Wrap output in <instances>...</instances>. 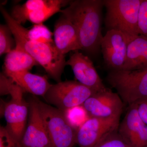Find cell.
<instances>
[{"label":"cell","mask_w":147,"mask_h":147,"mask_svg":"<svg viewBox=\"0 0 147 147\" xmlns=\"http://www.w3.org/2000/svg\"><path fill=\"white\" fill-rule=\"evenodd\" d=\"M1 10L12 32L15 47L23 49L30 55L52 79L57 83L61 82V76L66 65L65 55L58 51L54 42L42 43L29 40L25 34V28L16 22L3 7Z\"/></svg>","instance_id":"obj_2"},{"label":"cell","mask_w":147,"mask_h":147,"mask_svg":"<svg viewBox=\"0 0 147 147\" xmlns=\"http://www.w3.org/2000/svg\"><path fill=\"white\" fill-rule=\"evenodd\" d=\"M28 123L21 142V147H50L47 130L36 99L29 103Z\"/></svg>","instance_id":"obj_13"},{"label":"cell","mask_w":147,"mask_h":147,"mask_svg":"<svg viewBox=\"0 0 147 147\" xmlns=\"http://www.w3.org/2000/svg\"><path fill=\"white\" fill-rule=\"evenodd\" d=\"M145 147H147V145L146 146H145Z\"/></svg>","instance_id":"obj_26"},{"label":"cell","mask_w":147,"mask_h":147,"mask_svg":"<svg viewBox=\"0 0 147 147\" xmlns=\"http://www.w3.org/2000/svg\"><path fill=\"white\" fill-rule=\"evenodd\" d=\"M8 92L11 99L4 108L3 115L7 122L5 127L12 137L20 143L26 128L29 103L23 97L24 90L11 80L9 85Z\"/></svg>","instance_id":"obj_6"},{"label":"cell","mask_w":147,"mask_h":147,"mask_svg":"<svg viewBox=\"0 0 147 147\" xmlns=\"http://www.w3.org/2000/svg\"><path fill=\"white\" fill-rule=\"evenodd\" d=\"M24 92L44 97L52 84L45 76L30 73L29 71L5 74Z\"/></svg>","instance_id":"obj_16"},{"label":"cell","mask_w":147,"mask_h":147,"mask_svg":"<svg viewBox=\"0 0 147 147\" xmlns=\"http://www.w3.org/2000/svg\"><path fill=\"white\" fill-rule=\"evenodd\" d=\"M62 112L68 123L76 131L90 117L83 105L69 108Z\"/></svg>","instance_id":"obj_19"},{"label":"cell","mask_w":147,"mask_h":147,"mask_svg":"<svg viewBox=\"0 0 147 147\" xmlns=\"http://www.w3.org/2000/svg\"><path fill=\"white\" fill-rule=\"evenodd\" d=\"M50 141V147H73L76 131L67 122L63 113L36 99Z\"/></svg>","instance_id":"obj_5"},{"label":"cell","mask_w":147,"mask_h":147,"mask_svg":"<svg viewBox=\"0 0 147 147\" xmlns=\"http://www.w3.org/2000/svg\"><path fill=\"white\" fill-rule=\"evenodd\" d=\"M71 1L67 0H28L22 5L14 6L11 16L19 24L26 21L33 24H42L61 8L69 5Z\"/></svg>","instance_id":"obj_8"},{"label":"cell","mask_w":147,"mask_h":147,"mask_svg":"<svg viewBox=\"0 0 147 147\" xmlns=\"http://www.w3.org/2000/svg\"><path fill=\"white\" fill-rule=\"evenodd\" d=\"M12 32L6 25L0 26V55L1 56L10 52L14 48L15 40L12 38Z\"/></svg>","instance_id":"obj_21"},{"label":"cell","mask_w":147,"mask_h":147,"mask_svg":"<svg viewBox=\"0 0 147 147\" xmlns=\"http://www.w3.org/2000/svg\"><path fill=\"white\" fill-rule=\"evenodd\" d=\"M147 68V38L139 35L129 42L126 60L122 70Z\"/></svg>","instance_id":"obj_17"},{"label":"cell","mask_w":147,"mask_h":147,"mask_svg":"<svg viewBox=\"0 0 147 147\" xmlns=\"http://www.w3.org/2000/svg\"><path fill=\"white\" fill-rule=\"evenodd\" d=\"M96 147H133L119 134L118 131L111 134Z\"/></svg>","instance_id":"obj_22"},{"label":"cell","mask_w":147,"mask_h":147,"mask_svg":"<svg viewBox=\"0 0 147 147\" xmlns=\"http://www.w3.org/2000/svg\"><path fill=\"white\" fill-rule=\"evenodd\" d=\"M140 118L147 125V98L135 102Z\"/></svg>","instance_id":"obj_25"},{"label":"cell","mask_w":147,"mask_h":147,"mask_svg":"<svg viewBox=\"0 0 147 147\" xmlns=\"http://www.w3.org/2000/svg\"><path fill=\"white\" fill-rule=\"evenodd\" d=\"M66 65L71 67L78 82L96 93L107 89L91 60L80 50L71 52Z\"/></svg>","instance_id":"obj_12"},{"label":"cell","mask_w":147,"mask_h":147,"mask_svg":"<svg viewBox=\"0 0 147 147\" xmlns=\"http://www.w3.org/2000/svg\"><path fill=\"white\" fill-rule=\"evenodd\" d=\"M118 133L133 147L147 145V125L142 121L135 103L129 105L126 115L120 123Z\"/></svg>","instance_id":"obj_14"},{"label":"cell","mask_w":147,"mask_h":147,"mask_svg":"<svg viewBox=\"0 0 147 147\" xmlns=\"http://www.w3.org/2000/svg\"><path fill=\"white\" fill-rule=\"evenodd\" d=\"M138 30L139 35L147 38V0H142L139 11Z\"/></svg>","instance_id":"obj_23"},{"label":"cell","mask_w":147,"mask_h":147,"mask_svg":"<svg viewBox=\"0 0 147 147\" xmlns=\"http://www.w3.org/2000/svg\"><path fill=\"white\" fill-rule=\"evenodd\" d=\"M38 65L31 56L23 49L15 47L7 53L5 59V74L29 71Z\"/></svg>","instance_id":"obj_18"},{"label":"cell","mask_w":147,"mask_h":147,"mask_svg":"<svg viewBox=\"0 0 147 147\" xmlns=\"http://www.w3.org/2000/svg\"><path fill=\"white\" fill-rule=\"evenodd\" d=\"M142 0H103L107 31L121 32L130 38L139 35L138 18Z\"/></svg>","instance_id":"obj_3"},{"label":"cell","mask_w":147,"mask_h":147,"mask_svg":"<svg viewBox=\"0 0 147 147\" xmlns=\"http://www.w3.org/2000/svg\"><path fill=\"white\" fill-rule=\"evenodd\" d=\"M95 92L76 81H67L51 85L44 96L48 103L62 112L83 105Z\"/></svg>","instance_id":"obj_7"},{"label":"cell","mask_w":147,"mask_h":147,"mask_svg":"<svg viewBox=\"0 0 147 147\" xmlns=\"http://www.w3.org/2000/svg\"><path fill=\"white\" fill-rule=\"evenodd\" d=\"M83 105L90 117L102 119L120 117L123 107L119 94L108 88L90 96Z\"/></svg>","instance_id":"obj_11"},{"label":"cell","mask_w":147,"mask_h":147,"mask_svg":"<svg viewBox=\"0 0 147 147\" xmlns=\"http://www.w3.org/2000/svg\"><path fill=\"white\" fill-rule=\"evenodd\" d=\"M120 118L90 117L76 130V144L80 147H96L105 138L118 131Z\"/></svg>","instance_id":"obj_9"},{"label":"cell","mask_w":147,"mask_h":147,"mask_svg":"<svg viewBox=\"0 0 147 147\" xmlns=\"http://www.w3.org/2000/svg\"><path fill=\"white\" fill-rule=\"evenodd\" d=\"M131 39L123 33L115 30L107 31L103 36L100 50L104 63L111 71L123 69Z\"/></svg>","instance_id":"obj_10"},{"label":"cell","mask_w":147,"mask_h":147,"mask_svg":"<svg viewBox=\"0 0 147 147\" xmlns=\"http://www.w3.org/2000/svg\"><path fill=\"white\" fill-rule=\"evenodd\" d=\"M103 7V0H76L71 1L60 12L78 30L81 50L90 55H96L100 50Z\"/></svg>","instance_id":"obj_1"},{"label":"cell","mask_w":147,"mask_h":147,"mask_svg":"<svg viewBox=\"0 0 147 147\" xmlns=\"http://www.w3.org/2000/svg\"><path fill=\"white\" fill-rule=\"evenodd\" d=\"M25 32L27 37L32 41L47 43L54 42L52 32L42 24H36L30 30L25 28Z\"/></svg>","instance_id":"obj_20"},{"label":"cell","mask_w":147,"mask_h":147,"mask_svg":"<svg viewBox=\"0 0 147 147\" xmlns=\"http://www.w3.org/2000/svg\"><path fill=\"white\" fill-rule=\"evenodd\" d=\"M0 147H21L19 142L16 141L5 127H0Z\"/></svg>","instance_id":"obj_24"},{"label":"cell","mask_w":147,"mask_h":147,"mask_svg":"<svg viewBox=\"0 0 147 147\" xmlns=\"http://www.w3.org/2000/svg\"><path fill=\"white\" fill-rule=\"evenodd\" d=\"M106 78L123 101L129 105L147 98V68L111 71Z\"/></svg>","instance_id":"obj_4"},{"label":"cell","mask_w":147,"mask_h":147,"mask_svg":"<svg viewBox=\"0 0 147 147\" xmlns=\"http://www.w3.org/2000/svg\"><path fill=\"white\" fill-rule=\"evenodd\" d=\"M54 36L55 46L63 55L81 50L78 30L73 23L61 13L55 23Z\"/></svg>","instance_id":"obj_15"}]
</instances>
